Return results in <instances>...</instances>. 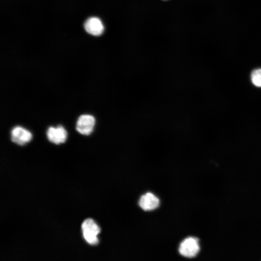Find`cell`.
Instances as JSON below:
<instances>
[{
    "label": "cell",
    "mask_w": 261,
    "mask_h": 261,
    "mask_svg": "<svg viewBox=\"0 0 261 261\" xmlns=\"http://www.w3.org/2000/svg\"><path fill=\"white\" fill-rule=\"evenodd\" d=\"M82 231L86 241L90 245H96L99 243L98 235L101 229L98 224L91 218L86 219L82 224Z\"/></svg>",
    "instance_id": "6da1fadb"
},
{
    "label": "cell",
    "mask_w": 261,
    "mask_h": 261,
    "mask_svg": "<svg viewBox=\"0 0 261 261\" xmlns=\"http://www.w3.org/2000/svg\"><path fill=\"white\" fill-rule=\"evenodd\" d=\"M200 249L198 238L189 237L181 243L179 247V252L183 256L191 258L196 257L200 252Z\"/></svg>",
    "instance_id": "7a4b0ae2"
},
{
    "label": "cell",
    "mask_w": 261,
    "mask_h": 261,
    "mask_svg": "<svg viewBox=\"0 0 261 261\" xmlns=\"http://www.w3.org/2000/svg\"><path fill=\"white\" fill-rule=\"evenodd\" d=\"M84 28L89 34L93 36H100L104 31V26L98 17H91L88 18L84 24Z\"/></svg>",
    "instance_id": "8992f818"
},
{
    "label": "cell",
    "mask_w": 261,
    "mask_h": 261,
    "mask_svg": "<svg viewBox=\"0 0 261 261\" xmlns=\"http://www.w3.org/2000/svg\"></svg>",
    "instance_id": "9c48e42d"
},
{
    "label": "cell",
    "mask_w": 261,
    "mask_h": 261,
    "mask_svg": "<svg viewBox=\"0 0 261 261\" xmlns=\"http://www.w3.org/2000/svg\"><path fill=\"white\" fill-rule=\"evenodd\" d=\"M32 134L28 130L21 126H15L11 132V139L13 142L23 145L30 141Z\"/></svg>",
    "instance_id": "277c9868"
},
{
    "label": "cell",
    "mask_w": 261,
    "mask_h": 261,
    "mask_svg": "<svg viewBox=\"0 0 261 261\" xmlns=\"http://www.w3.org/2000/svg\"><path fill=\"white\" fill-rule=\"evenodd\" d=\"M95 124L93 116L84 114L79 116L76 124V130L81 134L88 135L93 131Z\"/></svg>",
    "instance_id": "3957f363"
},
{
    "label": "cell",
    "mask_w": 261,
    "mask_h": 261,
    "mask_svg": "<svg viewBox=\"0 0 261 261\" xmlns=\"http://www.w3.org/2000/svg\"><path fill=\"white\" fill-rule=\"evenodd\" d=\"M48 140L57 145L63 143L66 141L67 133L62 126L57 127H49L46 131Z\"/></svg>",
    "instance_id": "5b68a950"
},
{
    "label": "cell",
    "mask_w": 261,
    "mask_h": 261,
    "mask_svg": "<svg viewBox=\"0 0 261 261\" xmlns=\"http://www.w3.org/2000/svg\"><path fill=\"white\" fill-rule=\"evenodd\" d=\"M140 207L145 211H151L156 209L160 204L159 198L151 192L142 195L139 200Z\"/></svg>",
    "instance_id": "52a82bcc"
},
{
    "label": "cell",
    "mask_w": 261,
    "mask_h": 261,
    "mask_svg": "<svg viewBox=\"0 0 261 261\" xmlns=\"http://www.w3.org/2000/svg\"><path fill=\"white\" fill-rule=\"evenodd\" d=\"M252 84L258 87H261V68L254 70L250 74Z\"/></svg>",
    "instance_id": "ba28073f"
}]
</instances>
